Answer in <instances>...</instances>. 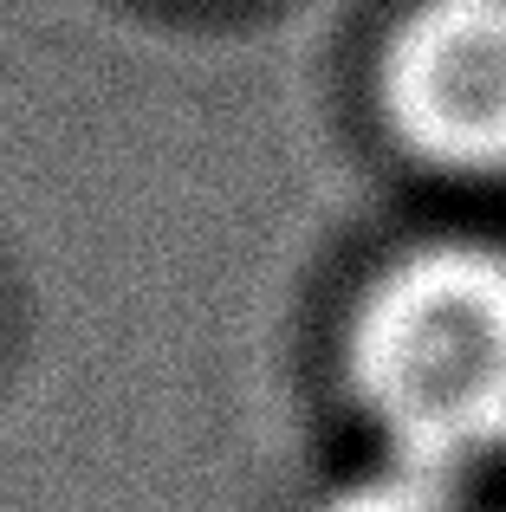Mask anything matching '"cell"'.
<instances>
[{
    "instance_id": "6da1fadb",
    "label": "cell",
    "mask_w": 506,
    "mask_h": 512,
    "mask_svg": "<svg viewBox=\"0 0 506 512\" xmlns=\"http://www.w3.org/2000/svg\"><path fill=\"white\" fill-rule=\"evenodd\" d=\"M351 396L409 512L506 454V253L448 240L383 266L351 318Z\"/></svg>"
},
{
    "instance_id": "7a4b0ae2",
    "label": "cell",
    "mask_w": 506,
    "mask_h": 512,
    "mask_svg": "<svg viewBox=\"0 0 506 512\" xmlns=\"http://www.w3.org/2000/svg\"><path fill=\"white\" fill-rule=\"evenodd\" d=\"M383 117L435 169H506V0H422L383 52Z\"/></svg>"
}]
</instances>
